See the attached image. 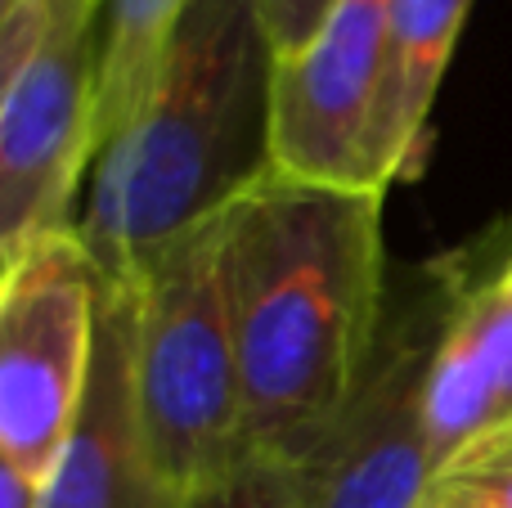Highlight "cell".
<instances>
[{"instance_id":"6da1fadb","label":"cell","mask_w":512,"mask_h":508,"mask_svg":"<svg viewBox=\"0 0 512 508\" xmlns=\"http://www.w3.org/2000/svg\"><path fill=\"white\" fill-rule=\"evenodd\" d=\"M382 203L265 171L221 216L248 446L297 459L351 401L387 320Z\"/></svg>"},{"instance_id":"7a4b0ae2","label":"cell","mask_w":512,"mask_h":508,"mask_svg":"<svg viewBox=\"0 0 512 508\" xmlns=\"http://www.w3.org/2000/svg\"><path fill=\"white\" fill-rule=\"evenodd\" d=\"M274 45L256 0H194L144 99L95 153L77 234L108 279L225 216L270 171Z\"/></svg>"},{"instance_id":"3957f363","label":"cell","mask_w":512,"mask_h":508,"mask_svg":"<svg viewBox=\"0 0 512 508\" xmlns=\"http://www.w3.org/2000/svg\"><path fill=\"white\" fill-rule=\"evenodd\" d=\"M131 383L149 464L176 500L248 450V401L221 270V216L131 279Z\"/></svg>"},{"instance_id":"277c9868","label":"cell","mask_w":512,"mask_h":508,"mask_svg":"<svg viewBox=\"0 0 512 508\" xmlns=\"http://www.w3.org/2000/svg\"><path fill=\"white\" fill-rule=\"evenodd\" d=\"M104 284L77 225L36 234L0 266V446L36 482L77 423Z\"/></svg>"},{"instance_id":"5b68a950","label":"cell","mask_w":512,"mask_h":508,"mask_svg":"<svg viewBox=\"0 0 512 508\" xmlns=\"http://www.w3.org/2000/svg\"><path fill=\"white\" fill-rule=\"evenodd\" d=\"M99 36L104 0H45V27L0 108V266L77 221L99 153Z\"/></svg>"},{"instance_id":"8992f818","label":"cell","mask_w":512,"mask_h":508,"mask_svg":"<svg viewBox=\"0 0 512 508\" xmlns=\"http://www.w3.org/2000/svg\"><path fill=\"white\" fill-rule=\"evenodd\" d=\"M454 284L436 306L382 320V338L351 401L301 450V508H423L436 482L427 437V369Z\"/></svg>"},{"instance_id":"52a82bcc","label":"cell","mask_w":512,"mask_h":508,"mask_svg":"<svg viewBox=\"0 0 512 508\" xmlns=\"http://www.w3.org/2000/svg\"><path fill=\"white\" fill-rule=\"evenodd\" d=\"M391 0H337L306 45L274 54L270 171L306 185H360L382 81Z\"/></svg>"},{"instance_id":"ba28073f","label":"cell","mask_w":512,"mask_h":508,"mask_svg":"<svg viewBox=\"0 0 512 508\" xmlns=\"http://www.w3.org/2000/svg\"><path fill=\"white\" fill-rule=\"evenodd\" d=\"M131 333V284L108 279L99 302L90 383L77 423L41 482V508H180L176 495L158 482L144 450L131 383Z\"/></svg>"},{"instance_id":"9c48e42d","label":"cell","mask_w":512,"mask_h":508,"mask_svg":"<svg viewBox=\"0 0 512 508\" xmlns=\"http://www.w3.org/2000/svg\"><path fill=\"white\" fill-rule=\"evenodd\" d=\"M499 428H512V257L481 284H454L427 369V437L436 473Z\"/></svg>"},{"instance_id":"30bf717a","label":"cell","mask_w":512,"mask_h":508,"mask_svg":"<svg viewBox=\"0 0 512 508\" xmlns=\"http://www.w3.org/2000/svg\"><path fill=\"white\" fill-rule=\"evenodd\" d=\"M468 9L472 0H391L387 5L382 81L360 162L364 189L387 194L391 180L409 176L418 167L427 117H432L436 90H441V77L450 68Z\"/></svg>"},{"instance_id":"8fae6325","label":"cell","mask_w":512,"mask_h":508,"mask_svg":"<svg viewBox=\"0 0 512 508\" xmlns=\"http://www.w3.org/2000/svg\"><path fill=\"white\" fill-rule=\"evenodd\" d=\"M194 0H104L99 36V149L144 99Z\"/></svg>"},{"instance_id":"7c38bea8","label":"cell","mask_w":512,"mask_h":508,"mask_svg":"<svg viewBox=\"0 0 512 508\" xmlns=\"http://www.w3.org/2000/svg\"><path fill=\"white\" fill-rule=\"evenodd\" d=\"M180 508H301L297 464L283 459L279 450L248 446L221 473L185 491Z\"/></svg>"},{"instance_id":"4fadbf2b","label":"cell","mask_w":512,"mask_h":508,"mask_svg":"<svg viewBox=\"0 0 512 508\" xmlns=\"http://www.w3.org/2000/svg\"><path fill=\"white\" fill-rule=\"evenodd\" d=\"M436 482L459 486V491L486 500L490 508H512V428L472 441L463 455H454L436 473Z\"/></svg>"},{"instance_id":"5bb4252c","label":"cell","mask_w":512,"mask_h":508,"mask_svg":"<svg viewBox=\"0 0 512 508\" xmlns=\"http://www.w3.org/2000/svg\"><path fill=\"white\" fill-rule=\"evenodd\" d=\"M333 5L337 0H256L274 54H292L297 45H306Z\"/></svg>"},{"instance_id":"9a60e30c","label":"cell","mask_w":512,"mask_h":508,"mask_svg":"<svg viewBox=\"0 0 512 508\" xmlns=\"http://www.w3.org/2000/svg\"><path fill=\"white\" fill-rule=\"evenodd\" d=\"M41 27H45V0H27V5L0 27V108H5L9 86H14V77L23 72Z\"/></svg>"},{"instance_id":"2e32d148","label":"cell","mask_w":512,"mask_h":508,"mask_svg":"<svg viewBox=\"0 0 512 508\" xmlns=\"http://www.w3.org/2000/svg\"><path fill=\"white\" fill-rule=\"evenodd\" d=\"M0 508H41V482L27 477L5 446H0Z\"/></svg>"},{"instance_id":"e0dca14e","label":"cell","mask_w":512,"mask_h":508,"mask_svg":"<svg viewBox=\"0 0 512 508\" xmlns=\"http://www.w3.org/2000/svg\"><path fill=\"white\" fill-rule=\"evenodd\" d=\"M423 508H490V504L477 500V495H468V491H459V486H450V482H432Z\"/></svg>"},{"instance_id":"ac0fdd59","label":"cell","mask_w":512,"mask_h":508,"mask_svg":"<svg viewBox=\"0 0 512 508\" xmlns=\"http://www.w3.org/2000/svg\"><path fill=\"white\" fill-rule=\"evenodd\" d=\"M23 5H27V0H0V27H5L9 18H14L18 9H23Z\"/></svg>"}]
</instances>
